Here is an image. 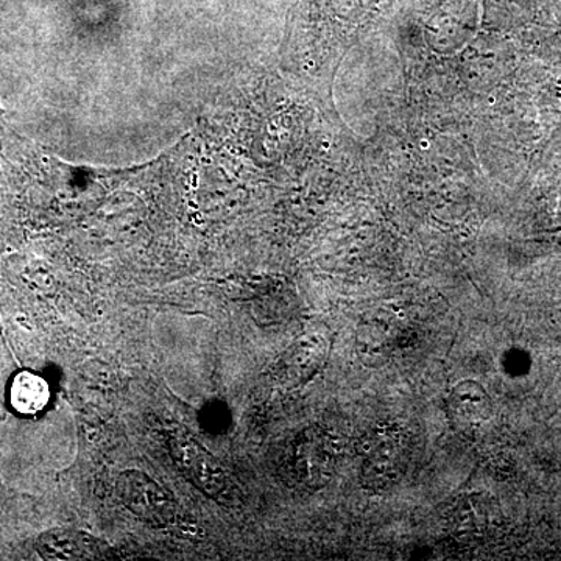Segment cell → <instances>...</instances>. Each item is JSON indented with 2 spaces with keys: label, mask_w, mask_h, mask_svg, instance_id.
Listing matches in <instances>:
<instances>
[{
  "label": "cell",
  "mask_w": 561,
  "mask_h": 561,
  "mask_svg": "<svg viewBox=\"0 0 561 561\" xmlns=\"http://www.w3.org/2000/svg\"><path fill=\"white\" fill-rule=\"evenodd\" d=\"M359 454L362 485L371 491L389 490L408 471L411 435L400 424L383 423L362 438Z\"/></svg>",
  "instance_id": "obj_1"
},
{
  "label": "cell",
  "mask_w": 561,
  "mask_h": 561,
  "mask_svg": "<svg viewBox=\"0 0 561 561\" xmlns=\"http://www.w3.org/2000/svg\"><path fill=\"white\" fill-rule=\"evenodd\" d=\"M446 409L454 427L459 431H474L490 419L493 402L481 383L465 379L449 391Z\"/></svg>",
  "instance_id": "obj_5"
},
{
  "label": "cell",
  "mask_w": 561,
  "mask_h": 561,
  "mask_svg": "<svg viewBox=\"0 0 561 561\" xmlns=\"http://www.w3.org/2000/svg\"><path fill=\"white\" fill-rule=\"evenodd\" d=\"M46 560H103L110 559L105 542L80 530H50L36 542Z\"/></svg>",
  "instance_id": "obj_6"
},
{
  "label": "cell",
  "mask_w": 561,
  "mask_h": 561,
  "mask_svg": "<svg viewBox=\"0 0 561 561\" xmlns=\"http://www.w3.org/2000/svg\"><path fill=\"white\" fill-rule=\"evenodd\" d=\"M202 424L208 432H224L227 427L228 415L221 404H208L202 411Z\"/></svg>",
  "instance_id": "obj_8"
},
{
  "label": "cell",
  "mask_w": 561,
  "mask_h": 561,
  "mask_svg": "<svg viewBox=\"0 0 561 561\" xmlns=\"http://www.w3.org/2000/svg\"><path fill=\"white\" fill-rule=\"evenodd\" d=\"M50 400L49 383L31 371H22L10 387V402L22 415H35L46 409Z\"/></svg>",
  "instance_id": "obj_7"
},
{
  "label": "cell",
  "mask_w": 561,
  "mask_h": 561,
  "mask_svg": "<svg viewBox=\"0 0 561 561\" xmlns=\"http://www.w3.org/2000/svg\"><path fill=\"white\" fill-rule=\"evenodd\" d=\"M117 493L125 507L147 526L165 527L175 519L176 505L171 494L144 472H122Z\"/></svg>",
  "instance_id": "obj_4"
},
{
  "label": "cell",
  "mask_w": 561,
  "mask_h": 561,
  "mask_svg": "<svg viewBox=\"0 0 561 561\" xmlns=\"http://www.w3.org/2000/svg\"><path fill=\"white\" fill-rule=\"evenodd\" d=\"M341 449L332 432L311 426L298 434L287 457V471L301 490L324 489L337 472Z\"/></svg>",
  "instance_id": "obj_2"
},
{
  "label": "cell",
  "mask_w": 561,
  "mask_h": 561,
  "mask_svg": "<svg viewBox=\"0 0 561 561\" xmlns=\"http://www.w3.org/2000/svg\"><path fill=\"white\" fill-rule=\"evenodd\" d=\"M169 449L181 474L190 479L206 496L213 497L219 504H234L238 489L219 461L201 443L191 435L175 434L169 440Z\"/></svg>",
  "instance_id": "obj_3"
}]
</instances>
